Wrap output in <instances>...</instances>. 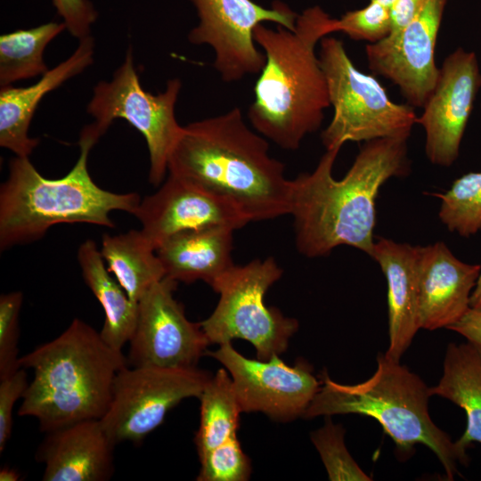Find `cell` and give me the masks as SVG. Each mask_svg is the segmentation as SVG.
I'll use <instances>...</instances> for the list:
<instances>
[{
  "mask_svg": "<svg viewBox=\"0 0 481 481\" xmlns=\"http://www.w3.org/2000/svg\"><path fill=\"white\" fill-rule=\"evenodd\" d=\"M407 140L386 137L365 142L341 180L332 176L340 149L326 151L313 172L291 180L290 215L300 254L321 257L347 245L371 257L376 199L389 178L409 175Z\"/></svg>",
  "mask_w": 481,
  "mask_h": 481,
  "instance_id": "obj_1",
  "label": "cell"
},
{
  "mask_svg": "<svg viewBox=\"0 0 481 481\" xmlns=\"http://www.w3.org/2000/svg\"><path fill=\"white\" fill-rule=\"evenodd\" d=\"M267 141L234 107L183 126L167 171L231 201L250 222L274 219L290 214L291 180Z\"/></svg>",
  "mask_w": 481,
  "mask_h": 481,
  "instance_id": "obj_2",
  "label": "cell"
},
{
  "mask_svg": "<svg viewBox=\"0 0 481 481\" xmlns=\"http://www.w3.org/2000/svg\"><path fill=\"white\" fill-rule=\"evenodd\" d=\"M332 20L320 6L298 15L294 29L263 23L254 40L265 63L254 86L249 120L257 133L280 148L295 151L316 132L330 106L328 83L315 53L316 45L332 32Z\"/></svg>",
  "mask_w": 481,
  "mask_h": 481,
  "instance_id": "obj_3",
  "label": "cell"
},
{
  "mask_svg": "<svg viewBox=\"0 0 481 481\" xmlns=\"http://www.w3.org/2000/svg\"><path fill=\"white\" fill-rule=\"evenodd\" d=\"M34 378L22 396L20 416L35 418L44 432L86 420H100L111 401L118 371L128 365L122 350L80 319L54 339L20 356Z\"/></svg>",
  "mask_w": 481,
  "mask_h": 481,
  "instance_id": "obj_4",
  "label": "cell"
},
{
  "mask_svg": "<svg viewBox=\"0 0 481 481\" xmlns=\"http://www.w3.org/2000/svg\"><path fill=\"white\" fill-rule=\"evenodd\" d=\"M98 140L84 127L78 141L79 157L71 170L58 179L44 177L29 157L16 156L10 160L8 177L0 187L2 251L40 240L58 224L114 228L111 211L135 214L141 201L137 193L103 190L89 174L88 156Z\"/></svg>",
  "mask_w": 481,
  "mask_h": 481,
  "instance_id": "obj_5",
  "label": "cell"
},
{
  "mask_svg": "<svg viewBox=\"0 0 481 481\" xmlns=\"http://www.w3.org/2000/svg\"><path fill=\"white\" fill-rule=\"evenodd\" d=\"M377 363L371 378L354 385L338 383L323 371L321 387L302 417L355 413L374 418L399 452H411L416 444L426 445L438 458L447 479L453 480L458 465H467L469 457L432 421L430 387L400 361L385 354H379Z\"/></svg>",
  "mask_w": 481,
  "mask_h": 481,
  "instance_id": "obj_6",
  "label": "cell"
},
{
  "mask_svg": "<svg viewBox=\"0 0 481 481\" xmlns=\"http://www.w3.org/2000/svg\"><path fill=\"white\" fill-rule=\"evenodd\" d=\"M319 60L334 110L321 135L326 151L341 149L346 142L409 138L418 118L413 107L394 102L375 77L361 72L341 40L324 37Z\"/></svg>",
  "mask_w": 481,
  "mask_h": 481,
  "instance_id": "obj_7",
  "label": "cell"
},
{
  "mask_svg": "<svg viewBox=\"0 0 481 481\" xmlns=\"http://www.w3.org/2000/svg\"><path fill=\"white\" fill-rule=\"evenodd\" d=\"M282 273L275 259L269 257L244 265H234L220 275L210 286L219 294L218 303L213 313L200 322L209 345L241 338L254 346L257 359L262 361L286 351L298 322L265 303L266 291Z\"/></svg>",
  "mask_w": 481,
  "mask_h": 481,
  "instance_id": "obj_8",
  "label": "cell"
},
{
  "mask_svg": "<svg viewBox=\"0 0 481 481\" xmlns=\"http://www.w3.org/2000/svg\"><path fill=\"white\" fill-rule=\"evenodd\" d=\"M182 88L179 78L169 79L164 91L153 94L141 85L132 48L110 81L94 88L86 111L94 121L86 126L99 139L117 118H123L144 137L150 155L149 181L159 186L167 171V161L183 126L176 120L175 105Z\"/></svg>",
  "mask_w": 481,
  "mask_h": 481,
  "instance_id": "obj_9",
  "label": "cell"
},
{
  "mask_svg": "<svg viewBox=\"0 0 481 481\" xmlns=\"http://www.w3.org/2000/svg\"><path fill=\"white\" fill-rule=\"evenodd\" d=\"M211 377L198 368L127 365L115 378L111 401L101 424L115 445L140 442L160 426L180 402L199 398Z\"/></svg>",
  "mask_w": 481,
  "mask_h": 481,
  "instance_id": "obj_10",
  "label": "cell"
},
{
  "mask_svg": "<svg viewBox=\"0 0 481 481\" xmlns=\"http://www.w3.org/2000/svg\"><path fill=\"white\" fill-rule=\"evenodd\" d=\"M199 23L188 34L193 45H206L215 53L214 68L225 83L259 74L265 63L263 51L254 40L255 28L273 22L294 29L298 14L275 1L270 9L252 0H189Z\"/></svg>",
  "mask_w": 481,
  "mask_h": 481,
  "instance_id": "obj_11",
  "label": "cell"
},
{
  "mask_svg": "<svg viewBox=\"0 0 481 481\" xmlns=\"http://www.w3.org/2000/svg\"><path fill=\"white\" fill-rule=\"evenodd\" d=\"M177 283L165 276L138 300L129 366L192 369L206 355L209 343L200 322H190L174 297Z\"/></svg>",
  "mask_w": 481,
  "mask_h": 481,
  "instance_id": "obj_12",
  "label": "cell"
},
{
  "mask_svg": "<svg viewBox=\"0 0 481 481\" xmlns=\"http://www.w3.org/2000/svg\"><path fill=\"white\" fill-rule=\"evenodd\" d=\"M229 372L242 412H258L276 421L302 417L321 387L304 360L287 365L278 355L253 360L237 352L232 343L207 351Z\"/></svg>",
  "mask_w": 481,
  "mask_h": 481,
  "instance_id": "obj_13",
  "label": "cell"
},
{
  "mask_svg": "<svg viewBox=\"0 0 481 481\" xmlns=\"http://www.w3.org/2000/svg\"><path fill=\"white\" fill-rule=\"evenodd\" d=\"M447 0H424L397 34L365 47L370 69L400 89L407 103L423 107L438 78L436 45Z\"/></svg>",
  "mask_w": 481,
  "mask_h": 481,
  "instance_id": "obj_14",
  "label": "cell"
},
{
  "mask_svg": "<svg viewBox=\"0 0 481 481\" xmlns=\"http://www.w3.org/2000/svg\"><path fill=\"white\" fill-rule=\"evenodd\" d=\"M480 87L475 53L459 47L444 59L423 112L417 118L425 131V153L432 164L450 167L456 161Z\"/></svg>",
  "mask_w": 481,
  "mask_h": 481,
  "instance_id": "obj_15",
  "label": "cell"
},
{
  "mask_svg": "<svg viewBox=\"0 0 481 481\" xmlns=\"http://www.w3.org/2000/svg\"><path fill=\"white\" fill-rule=\"evenodd\" d=\"M134 216L155 249L181 232L216 226L237 230L250 222L231 201L173 174L156 192L141 200Z\"/></svg>",
  "mask_w": 481,
  "mask_h": 481,
  "instance_id": "obj_16",
  "label": "cell"
},
{
  "mask_svg": "<svg viewBox=\"0 0 481 481\" xmlns=\"http://www.w3.org/2000/svg\"><path fill=\"white\" fill-rule=\"evenodd\" d=\"M480 265L458 259L442 241L420 246L418 262V325L448 329L470 307Z\"/></svg>",
  "mask_w": 481,
  "mask_h": 481,
  "instance_id": "obj_17",
  "label": "cell"
},
{
  "mask_svg": "<svg viewBox=\"0 0 481 481\" xmlns=\"http://www.w3.org/2000/svg\"><path fill=\"white\" fill-rule=\"evenodd\" d=\"M115 444L100 420H86L47 432L37 458L44 481H105L114 471Z\"/></svg>",
  "mask_w": 481,
  "mask_h": 481,
  "instance_id": "obj_18",
  "label": "cell"
},
{
  "mask_svg": "<svg viewBox=\"0 0 481 481\" xmlns=\"http://www.w3.org/2000/svg\"><path fill=\"white\" fill-rule=\"evenodd\" d=\"M94 40L91 36L86 37L79 40L78 46L68 59L48 69L35 84L25 87H1V147L19 157H29L32 153L39 140L29 136V127L39 102L48 93L89 67L94 61Z\"/></svg>",
  "mask_w": 481,
  "mask_h": 481,
  "instance_id": "obj_19",
  "label": "cell"
},
{
  "mask_svg": "<svg viewBox=\"0 0 481 481\" xmlns=\"http://www.w3.org/2000/svg\"><path fill=\"white\" fill-rule=\"evenodd\" d=\"M420 246L379 238L372 257L387 279L388 358L400 361L420 330L418 325V262Z\"/></svg>",
  "mask_w": 481,
  "mask_h": 481,
  "instance_id": "obj_20",
  "label": "cell"
},
{
  "mask_svg": "<svg viewBox=\"0 0 481 481\" xmlns=\"http://www.w3.org/2000/svg\"><path fill=\"white\" fill-rule=\"evenodd\" d=\"M208 227L175 233L156 249L167 277L184 283L203 281L209 286L234 265L233 232Z\"/></svg>",
  "mask_w": 481,
  "mask_h": 481,
  "instance_id": "obj_21",
  "label": "cell"
},
{
  "mask_svg": "<svg viewBox=\"0 0 481 481\" xmlns=\"http://www.w3.org/2000/svg\"><path fill=\"white\" fill-rule=\"evenodd\" d=\"M77 261L85 282L100 302L105 314L101 336L108 345L122 350L124 345L129 342L136 325L137 303L110 275L94 240H86L79 246Z\"/></svg>",
  "mask_w": 481,
  "mask_h": 481,
  "instance_id": "obj_22",
  "label": "cell"
},
{
  "mask_svg": "<svg viewBox=\"0 0 481 481\" xmlns=\"http://www.w3.org/2000/svg\"><path fill=\"white\" fill-rule=\"evenodd\" d=\"M429 391L465 411L467 427L456 443L464 450L474 441L481 443V349L469 341L450 343L443 375Z\"/></svg>",
  "mask_w": 481,
  "mask_h": 481,
  "instance_id": "obj_23",
  "label": "cell"
},
{
  "mask_svg": "<svg viewBox=\"0 0 481 481\" xmlns=\"http://www.w3.org/2000/svg\"><path fill=\"white\" fill-rule=\"evenodd\" d=\"M100 251L110 273L136 303L166 276L155 247L141 230L102 235Z\"/></svg>",
  "mask_w": 481,
  "mask_h": 481,
  "instance_id": "obj_24",
  "label": "cell"
},
{
  "mask_svg": "<svg viewBox=\"0 0 481 481\" xmlns=\"http://www.w3.org/2000/svg\"><path fill=\"white\" fill-rule=\"evenodd\" d=\"M199 399L200 422L194 442L200 458L237 435L242 412L226 369L211 377Z\"/></svg>",
  "mask_w": 481,
  "mask_h": 481,
  "instance_id": "obj_25",
  "label": "cell"
},
{
  "mask_svg": "<svg viewBox=\"0 0 481 481\" xmlns=\"http://www.w3.org/2000/svg\"><path fill=\"white\" fill-rule=\"evenodd\" d=\"M65 29L63 21H50L3 34L0 37L1 87L45 74L49 69L43 58L44 51Z\"/></svg>",
  "mask_w": 481,
  "mask_h": 481,
  "instance_id": "obj_26",
  "label": "cell"
},
{
  "mask_svg": "<svg viewBox=\"0 0 481 481\" xmlns=\"http://www.w3.org/2000/svg\"><path fill=\"white\" fill-rule=\"evenodd\" d=\"M441 200L439 218L451 232L469 237L481 230V172L457 178L444 193H432Z\"/></svg>",
  "mask_w": 481,
  "mask_h": 481,
  "instance_id": "obj_27",
  "label": "cell"
},
{
  "mask_svg": "<svg viewBox=\"0 0 481 481\" xmlns=\"http://www.w3.org/2000/svg\"><path fill=\"white\" fill-rule=\"evenodd\" d=\"M345 429L334 424L330 416H326L324 425L311 434V439L318 451L329 479L371 481L348 452L344 443Z\"/></svg>",
  "mask_w": 481,
  "mask_h": 481,
  "instance_id": "obj_28",
  "label": "cell"
},
{
  "mask_svg": "<svg viewBox=\"0 0 481 481\" xmlns=\"http://www.w3.org/2000/svg\"><path fill=\"white\" fill-rule=\"evenodd\" d=\"M198 481H246L251 473V462L234 435L224 443L199 458Z\"/></svg>",
  "mask_w": 481,
  "mask_h": 481,
  "instance_id": "obj_29",
  "label": "cell"
},
{
  "mask_svg": "<svg viewBox=\"0 0 481 481\" xmlns=\"http://www.w3.org/2000/svg\"><path fill=\"white\" fill-rule=\"evenodd\" d=\"M342 32L353 40L374 44L386 38L391 31L389 7L370 1L365 7L346 12L333 19L332 32Z\"/></svg>",
  "mask_w": 481,
  "mask_h": 481,
  "instance_id": "obj_30",
  "label": "cell"
},
{
  "mask_svg": "<svg viewBox=\"0 0 481 481\" xmlns=\"http://www.w3.org/2000/svg\"><path fill=\"white\" fill-rule=\"evenodd\" d=\"M22 302L20 291H12L0 297V379L20 368L18 345Z\"/></svg>",
  "mask_w": 481,
  "mask_h": 481,
  "instance_id": "obj_31",
  "label": "cell"
},
{
  "mask_svg": "<svg viewBox=\"0 0 481 481\" xmlns=\"http://www.w3.org/2000/svg\"><path fill=\"white\" fill-rule=\"evenodd\" d=\"M28 386V376L23 367L0 379V452L5 449L12 435L14 404L22 398Z\"/></svg>",
  "mask_w": 481,
  "mask_h": 481,
  "instance_id": "obj_32",
  "label": "cell"
},
{
  "mask_svg": "<svg viewBox=\"0 0 481 481\" xmlns=\"http://www.w3.org/2000/svg\"><path fill=\"white\" fill-rule=\"evenodd\" d=\"M53 4L70 35L79 40L90 36L98 12L89 0H53Z\"/></svg>",
  "mask_w": 481,
  "mask_h": 481,
  "instance_id": "obj_33",
  "label": "cell"
},
{
  "mask_svg": "<svg viewBox=\"0 0 481 481\" xmlns=\"http://www.w3.org/2000/svg\"><path fill=\"white\" fill-rule=\"evenodd\" d=\"M424 0H395L389 6L391 31L388 36L401 31L417 14Z\"/></svg>",
  "mask_w": 481,
  "mask_h": 481,
  "instance_id": "obj_34",
  "label": "cell"
},
{
  "mask_svg": "<svg viewBox=\"0 0 481 481\" xmlns=\"http://www.w3.org/2000/svg\"><path fill=\"white\" fill-rule=\"evenodd\" d=\"M448 329L461 334L467 341L481 349V308L469 307L465 314Z\"/></svg>",
  "mask_w": 481,
  "mask_h": 481,
  "instance_id": "obj_35",
  "label": "cell"
},
{
  "mask_svg": "<svg viewBox=\"0 0 481 481\" xmlns=\"http://www.w3.org/2000/svg\"><path fill=\"white\" fill-rule=\"evenodd\" d=\"M469 306L473 308H481V273L477 278L476 286L472 290Z\"/></svg>",
  "mask_w": 481,
  "mask_h": 481,
  "instance_id": "obj_36",
  "label": "cell"
},
{
  "mask_svg": "<svg viewBox=\"0 0 481 481\" xmlns=\"http://www.w3.org/2000/svg\"><path fill=\"white\" fill-rule=\"evenodd\" d=\"M20 477L19 472L14 469L11 468H3L0 470V480L1 481H17Z\"/></svg>",
  "mask_w": 481,
  "mask_h": 481,
  "instance_id": "obj_37",
  "label": "cell"
},
{
  "mask_svg": "<svg viewBox=\"0 0 481 481\" xmlns=\"http://www.w3.org/2000/svg\"><path fill=\"white\" fill-rule=\"evenodd\" d=\"M370 1H375L389 7L395 0H370Z\"/></svg>",
  "mask_w": 481,
  "mask_h": 481,
  "instance_id": "obj_38",
  "label": "cell"
}]
</instances>
